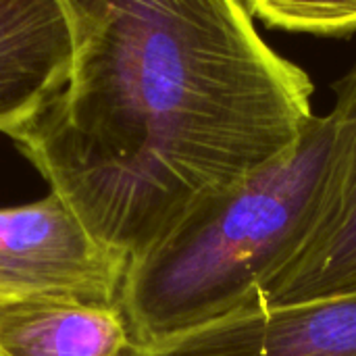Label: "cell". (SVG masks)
<instances>
[{
    "mask_svg": "<svg viewBox=\"0 0 356 356\" xmlns=\"http://www.w3.org/2000/svg\"><path fill=\"white\" fill-rule=\"evenodd\" d=\"M73 60L60 0H0V131L19 134L63 90Z\"/></svg>",
    "mask_w": 356,
    "mask_h": 356,
    "instance_id": "obj_6",
    "label": "cell"
},
{
    "mask_svg": "<svg viewBox=\"0 0 356 356\" xmlns=\"http://www.w3.org/2000/svg\"><path fill=\"white\" fill-rule=\"evenodd\" d=\"M60 2L69 77L13 140L127 261L284 156L315 117L311 77L244 0Z\"/></svg>",
    "mask_w": 356,
    "mask_h": 356,
    "instance_id": "obj_1",
    "label": "cell"
},
{
    "mask_svg": "<svg viewBox=\"0 0 356 356\" xmlns=\"http://www.w3.org/2000/svg\"><path fill=\"white\" fill-rule=\"evenodd\" d=\"M332 148L313 225L294 257L269 280L259 305H292L356 292V69L327 115Z\"/></svg>",
    "mask_w": 356,
    "mask_h": 356,
    "instance_id": "obj_4",
    "label": "cell"
},
{
    "mask_svg": "<svg viewBox=\"0 0 356 356\" xmlns=\"http://www.w3.org/2000/svg\"><path fill=\"white\" fill-rule=\"evenodd\" d=\"M142 356H356V292L242 309Z\"/></svg>",
    "mask_w": 356,
    "mask_h": 356,
    "instance_id": "obj_5",
    "label": "cell"
},
{
    "mask_svg": "<svg viewBox=\"0 0 356 356\" xmlns=\"http://www.w3.org/2000/svg\"><path fill=\"white\" fill-rule=\"evenodd\" d=\"M267 25L317 35L356 31V0H244Z\"/></svg>",
    "mask_w": 356,
    "mask_h": 356,
    "instance_id": "obj_8",
    "label": "cell"
},
{
    "mask_svg": "<svg viewBox=\"0 0 356 356\" xmlns=\"http://www.w3.org/2000/svg\"><path fill=\"white\" fill-rule=\"evenodd\" d=\"M0 356H142L125 309L79 296L0 298Z\"/></svg>",
    "mask_w": 356,
    "mask_h": 356,
    "instance_id": "obj_7",
    "label": "cell"
},
{
    "mask_svg": "<svg viewBox=\"0 0 356 356\" xmlns=\"http://www.w3.org/2000/svg\"><path fill=\"white\" fill-rule=\"evenodd\" d=\"M127 263L52 190L35 202L0 209V298L119 302Z\"/></svg>",
    "mask_w": 356,
    "mask_h": 356,
    "instance_id": "obj_3",
    "label": "cell"
},
{
    "mask_svg": "<svg viewBox=\"0 0 356 356\" xmlns=\"http://www.w3.org/2000/svg\"><path fill=\"white\" fill-rule=\"evenodd\" d=\"M330 148V117L315 115L284 156L127 263L121 305L142 348L259 302L313 225Z\"/></svg>",
    "mask_w": 356,
    "mask_h": 356,
    "instance_id": "obj_2",
    "label": "cell"
}]
</instances>
